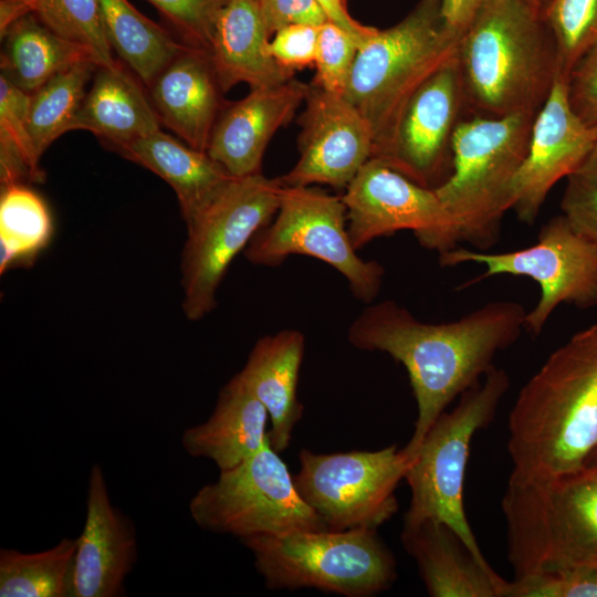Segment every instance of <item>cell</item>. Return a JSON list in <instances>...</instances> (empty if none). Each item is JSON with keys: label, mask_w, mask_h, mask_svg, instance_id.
Segmentation results:
<instances>
[{"label": "cell", "mask_w": 597, "mask_h": 597, "mask_svg": "<svg viewBox=\"0 0 597 597\" xmlns=\"http://www.w3.org/2000/svg\"><path fill=\"white\" fill-rule=\"evenodd\" d=\"M15 1H24V2H29V3L35 4V0H15Z\"/></svg>", "instance_id": "c3c4849f"}, {"label": "cell", "mask_w": 597, "mask_h": 597, "mask_svg": "<svg viewBox=\"0 0 597 597\" xmlns=\"http://www.w3.org/2000/svg\"><path fill=\"white\" fill-rule=\"evenodd\" d=\"M189 502L201 528L240 540L296 531L327 530L301 498L289 468L268 439L240 464L219 471Z\"/></svg>", "instance_id": "30bf717a"}, {"label": "cell", "mask_w": 597, "mask_h": 597, "mask_svg": "<svg viewBox=\"0 0 597 597\" xmlns=\"http://www.w3.org/2000/svg\"><path fill=\"white\" fill-rule=\"evenodd\" d=\"M347 230L342 196L312 186H284L279 209L258 231L244 251L255 265L275 266L290 255L316 258L337 270L353 295L371 303L378 295L385 270L377 261L359 258Z\"/></svg>", "instance_id": "8fae6325"}, {"label": "cell", "mask_w": 597, "mask_h": 597, "mask_svg": "<svg viewBox=\"0 0 597 597\" xmlns=\"http://www.w3.org/2000/svg\"><path fill=\"white\" fill-rule=\"evenodd\" d=\"M137 559V537L132 521L113 505L104 471L90 472L86 517L77 537L69 597H118Z\"/></svg>", "instance_id": "ac0fdd59"}, {"label": "cell", "mask_w": 597, "mask_h": 597, "mask_svg": "<svg viewBox=\"0 0 597 597\" xmlns=\"http://www.w3.org/2000/svg\"><path fill=\"white\" fill-rule=\"evenodd\" d=\"M358 48L359 44L337 25L331 22L321 25L313 84L344 96Z\"/></svg>", "instance_id": "836d02e7"}, {"label": "cell", "mask_w": 597, "mask_h": 597, "mask_svg": "<svg viewBox=\"0 0 597 597\" xmlns=\"http://www.w3.org/2000/svg\"><path fill=\"white\" fill-rule=\"evenodd\" d=\"M33 12L50 30L85 48L100 67L117 65L97 0H35Z\"/></svg>", "instance_id": "1f68e13d"}, {"label": "cell", "mask_w": 597, "mask_h": 597, "mask_svg": "<svg viewBox=\"0 0 597 597\" xmlns=\"http://www.w3.org/2000/svg\"><path fill=\"white\" fill-rule=\"evenodd\" d=\"M401 543L431 597H503L507 580L478 558L449 525L425 519L404 523Z\"/></svg>", "instance_id": "ffe728a7"}, {"label": "cell", "mask_w": 597, "mask_h": 597, "mask_svg": "<svg viewBox=\"0 0 597 597\" xmlns=\"http://www.w3.org/2000/svg\"><path fill=\"white\" fill-rule=\"evenodd\" d=\"M30 101L31 94L0 75V130L17 143L31 169L34 182H41L44 172L40 167V159L34 154L28 132Z\"/></svg>", "instance_id": "8d00e7d4"}, {"label": "cell", "mask_w": 597, "mask_h": 597, "mask_svg": "<svg viewBox=\"0 0 597 597\" xmlns=\"http://www.w3.org/2000/svg\"><path fill=\"white\" fill-rule=\"evenodd\" d=\"M268 418L263 404L234 375L221 388L210 418L184 431L181 446L189 455L209 459L224 471L265 443Z\"/></svg>", "instance_id": "cb8c5ba5"}, {"label": "cell", "mask_w": 597, "mask_h": 597, "mask_svg": "<svg viewBox=\"0 0 597 597\" xmlns=\"http://www.w3.org/2000/svg\"><path fill=\"white\" fill-rule=\"evenodd\" d=\"M111 48L150 86L157 76L189 46L175 41L165 29L142 14L127 0H97Z\"/></svg>", "instance_id": "83f0119b"}, {"label": "cell", "mask_w": 597, "mask_h": 597, "mask_svg": "<svg viewBox=\"0 0 597 597\" xmlns=\"http://www.w3.org/2000/svg\"><path fill=\"white\" fill-rule=\"evenodd\" d=\"M469 107L480 115L537 113L557 75V49L543 10L488 0L458 50Z\"/></svg>", "instance_id": "3957f363"}, {"label": "cell", "mask_w": 597, "mask_h": 597, "mask_svg": "<svg viewBox=\"0 0 597 597\" xmlns=\"http://www.w3.org/2000/svg\"><path fill=\"white\" fill-rule=\"evenodd\" d=\"M488 0H441V13L446 25L462 36Z\"/></svg>", "instance_id": "ee69618b"}, {"label": "cell", "mask_w": 597, "mask_h": 597, "mask_svg": "<svg viewBox=\"0 0 597 597\" xmlns=\"http://www.w3.org/2000/svg\"><path fill=\"white\" fill-rule=\"evenodd\" d=\"M597 448V323L556 348L517 394L509 416V482L584 469Z\"/></svg>", "instance_id": "7a4b0ae2"}, {"label": "cell", "mask_w": 597, "mask_h": 597, "mask_svg": "<svg viewBox=\"0 0 597 597\" xmlns=\"http://www.w3.org/2000/svg\"><path fill=\"white\" fill-rule=\"evenodd\" d=\"M584 468L597 471V448L591 452Z\"/></svg>", "instance_id": "bcb514c9"}, {"label": "cell", "mask_w": 597, "mask_h": 597, "mask_svg": "<svg viewBox=\"0 0 597 597\" xmlns=\"http://www.w3.org/2000/svg\"><path fill=\"white\" fill-rule=\"evenodd\" d=\"M33 180L31 169L17 143L0 130V181L1 187Z\"/></svg>", "instance_id": "b9f144b4"}, {"label": "cell", "mask_w": 597, "mask_h": 597, "mask_svg": "<svg viewBox=\"0 0 597 597\" xmlns=\"http://www.w3.org/2000/svg\"><path fill=\"white\" fill-rule=\"evenodd\" d=\"M567 98L574 114L588 127L597 128V44L572 69Z\"/></svg>", "instance_id": "74e56055"}, {"label": "cell", "mask_w": 597, "mask_h": 597, "mask_svg": "<svg viewBox=\"0 0 597 597\" xmlns=\"http://www.w3.org/2000/svg\"><path fill=\"white\" fill-rule=\"evenodd\" d=\"M270 34L292 24L321 27L328 22L316 0H259Z\"/></svg>", "instance_id": "60d3db41"}, {"label": "cell", "mask_w": 597, "mask_h": 597, "mask_svg": "<svg viewBox=\"0 0 597 597\" xmlns=\"http://www.w3.org/2000/svg\"><path fill=\"white\" fill-rule=\"evenodd\" d=\"M310 87L293 77L275 86L251 88L219 116L206 153L231 177L260 174L268 144L294 117Z\"/></svg>", "instance_id": "d6986e66"}, {"label": "cell", "mask_w": 597, "mask_h": 597, "mask_svg": "<svg viewBox=\"0 0 597 597\" xmlns=\"http://www.w3.org/2000/svg\"><path fill=\"white\" fill-rule=\"evenodd\" d=\"M510 387L502 368L493 366L475 386L464 391L458 405L443 411L427 431L410 459L405 479L410 503L404 523L425 519L453 528L472 553L482 554L463 506V485L473 436L495 417Z\"/></svg>", "instance_id": "ba28073f"}, {"label": "cell", "mask_w": 597, "mask_h": 597, "mask_svg": "<svg viewBox=\"0 0 597 597\" xmlns=\"http://www.w3.org/2000/svg\"><path fill=\"white\" fill-rule=\"evenodd\" d=\"M536 114H475L457 126L451 174L433 190L453 220L459 243L485 251L499 240Z\"/></svg>", "instance_id": "277c9868"}, {"label": "cell", "mask_w": 597, "mask_h": 597, "mask_svg": "<svg viewBox=\"0 0 597 597\" xmlns=\"http://www.w3.org/2000/svg\"><path fill=\"white\" fill-rule=\"evenodd\" d=\"M597 142V128L585 125L572 111L567 80L557 74L537 112L526 157L513 185L512 210L533 223L552 188L575 174Z\"/></svg>", "instance_id": "e0dca14e"}, {"label": "cell", "mask_w": 597, "mask_h": 597, "mask_svg": "<svg viewBox=\"0 0 597 597\" xmlns=\"http://www.w3.org/2000/svg\"><path fill=\"white\" fill-rule=\"evenodd\" d=\"M74 129L88 130L115 149L159 130L160 121L140 85L117 64L100 67L70 125Z\"/></svg>", "instance_id": "484cf974"}, {"label": "cell", "mask_w": 597, "mask_h": 597, "mask_svg": "<svg viewBox=\"0 0 597 597\" xmlns=\"http://www.w3.org/2000/svg\"><path fill=\"white\" fill-rule=\"evenodd\" d=\"M52 217L43 199L24 184L1 187L0 271L30 264L49 244Z\"/></svg>", "instance_id": "f1b7e54d"}, {"label": "cell", "mask_w": 597, "mask_h": 597, "mask_svg": "<svg viewBox=\"0 0 597 597\" xmlns=\"http://www.w3.org/2000/svg\"><path fill=\"white\" fill-rule=\"evenodd\" d=\"M526 311L514 301H493L448 323H426L392 300L368 305L347 338L358 349L384 352L406 368L417 419L402 448L409 461L446 408L494 366L496 354L524 329Z\"/></svg>", "instance_id": "6da1fadb"}, {"label": "cell", "mask_w": 597, "mask_h": 597, "mask_svg": "<svg viewBox=\"0 0 597 597\" xmlns=\"http://www.w3.org/2000/svg\"><path fill=\"white\" fill-rule=\"evenodd\" d=\"M283 184L262 172L232 177L187 224L181 254L182 310L201 320L217 305L216 293L230 263L275 216Z\"/></svg>", "instance_id": "9c48e42d"}, {"label": "cell", "mask_w": 597, "mask_h": 597, "mask_svg": "<svg viewBox=\"0 0 597 597\" xmlns=\"http://www.w3.org/2000/svg\"><path fill=\"white\" fill-rule=\"evenodd\" d=\"M196 48L209 52L214 25L229 0H147Z\"/></svg>", "instance_id": "d590c367"}, {"label": "cell", "mask_w": 597, "mask_h": 597, "mask_svg": "<svg viewBox=\"0 0 597 597\" xmlns=\"http://www.w3.org/2000/svg\"><path fill=\"white\" fill-rule=\"evenodd\" d=\"M115 149L158 175L174 189L186 223L232 178L206 151L185 145L161 129Z\"/></svg>", "instance_id": "d4e9b609"}, {"label": "cell", "mask_w": 597, "mask_h": 597, "mask_svg": "<svg viewBox=\"0 0 597 597\" xmlns=\"http://www.w3.org/2000/svg\"><path fill=\"white\" fill-rule=\"evenodd\" d=\"M76 549L77 537L36 553L1 548L0 596L69 597Z\"/></svg>", "instance_id": "f546056e"}, {"label": "cell", "mask_w": 597, "mask_h": 597, "mask_svg": "<svg viewBox=\"0 0 597 597\" xmlns=\"http://www.w3.org/2000/svg\"><path fill=\"white\" fill-rule=\"evenodd\" d=\"M562 214L597 250V186L575 175L567 177Z\"/></svg>", "instance_id": "f35d334b"}, {"label": "cell", "mask_w": 597, "mask_h": 597, "mask_svg": "<svg viewBox=\"0 0 597 597\" xmlns=\"http://www.w3.org/2000/svg\"><path fill=\"white\" fill-rule=\"evenodd\" d=\"M468 106L457 55L409 98L375 158L423 187L437 188L451 174L452 137Z\"/></svg>", "instance_id": "9a60e30c"}, {"label": "cell", "mask_w": 597, "mask_h": 597, "mask_svg": "<svg viewBox=\"0 0 597 597\" xmlns=\"http://www.w3.org/2000/svg\"><path fill=\"white\" fill-rule=\"evenodd\" d=\"M96 67L100 66L93 60L80 61L31 94L28 132L39 159L56 138L70 130Z\"/></svg>", "instance_id": "4dcf8cb0"}, {"label": "cell", "mask_w": 597, "mask_h": 597, "mask_svg": "<svg viewBox=\"0 0 597 597\" xmlns=\"http://www.w3.org/2000/svg\"><path fill=\"white\" fill-rule=\"evenodd\" d=\"M460 40L444 23L441 0H420L404 20L377 29L358 48L344 97L371 127V158L387 146L415 92L457 57Z\"/></svg>", "instance_id": "5b68a950"}, {"label": "cell", "mask_w": 597, "mask_h": 597, "mask_svg": "<svg viewBox=\"0 0 597 597\" xmlns=\"http://www.w3.org/2000/svg\"><path fill=\"white\" fill-rule=\"evenodd\" d=\"M305 103L298 118L300 158L279 178L284 186L324 184L345 189L373 156L371 127L343 95L313 83Z\"/></svg>", "instance_id": "2e32d148"}, {"label": "cell", "mask_w": 597, "mask_h": 597, "mask_svg": "<svg viewBox=\"0 0 597 597\" xmlns=\"http://www.w3.org/2000/svg\"><path fill=\"white\" fill-rule=\"evenodd\" d=\"M298 460L295 486L327 530H377L398 511L395 492L410 461L396 444L335 453L302 449Z\"/></svg>", "instance_id": "4fadbf2b"}, {"label": "cell", "mask_w": 597, "mask_h": 597, "mask_svg": "<svg viewBox=\"0 0 597 597\" xmlns=\"http://www.w3.org/2000/svg\"><path fill=\"white\" fill-rule=\"evenodd\" d=\"M501 506L514 578L597 567V471L509 482Z\"/></svg>", "instance_id": "8992f818"}, {"label": "cell", "mask_w": 597, "mask_h": 597, "mask_svg": "<svg viewBox=\"0 0 597 597\" xmlns=\"http://www.w3.org/2000/svg\"><path fill=\"white\" fill-rule=\"evenodd\" d=\"M1 40V75L29 94L75 63L94 61L85 48L50 30L34 12L14 21Z\"/></svg>", "instance_id": "4316f807"}, {"label": "cell", "mask_w": 597, "mask_h": 597, "mask_svg": "<svg viewBox=\"0 0 597 597\" xmlns=\"http://www.w3.org/2000/svg\"><path fill=\"white\" fill-rule=\"evenodd\" d=\"M160 123L187 145L207 151L218 119L220 85L206 50L189 46L150 85Z\"/></svg>", "instance_id": "44dd1931"}, {"label": "cell", "mask_w": 597, "mask_h": 597, "mask_svg": "<svg viewBox=\"0 0 597 597\" xmlns=\"http://www.w3.org/2000/svg\"><path fill=\"white\" fill-rule=\"evenodd\" d=\"M441 266L478 263L484 272L464 287L496 275L525 276L541 290L536 305L526 313L524 329L538 336L563 303L579 308L597 305V250L564 214L542 226L537 241L515 251L486 253L455 247L439 254Z\"/></svg>", "instance_id": "7c38bea8"}, {"label": "cell", "mask_w": 597, "mask_h": 597, "mask_svg": "<svg viewBox=\"0 0 597 597\" xmlns=\"http://www.w3.org/2000/svg\"><path fill=\"white\" fill-rule=\"evenodd\" d=\"M542 10L557 49V74L567 80L597 44V0H549Z\"/></svg>", "instance_id": "d6a6232c"}, {"label": "cell", "mask_w": 597, "mask_h": 597, "mask_svg": "<svg viewBox=\"0 0 597 597\" xmlns=\"http://www.w3.org/2000/svg\"><path fill=\"white\" fill-rule=\"evenodd\" d=\"M536 7H540V8H544V6L549 1V0H525Z\"/></svg>", "instance_id": "7dc6e473"}, {"label": "cell", "mask_w": 597, "mask_h": 597, "mask_svg": "<svg viewBox=\"0 0 597 597\" xmlns=\"http://www.w3.org/2000/svg\"><path fill=\"white\" fill-rule=\"evenodd\" d=\"M347 230L358 250L376 238L410 230L440 253L459 244L452 218L433 189L370 158L345 188Z\"/></svg>", "instance_id": "5bb4252c"}, {"label": "cell", "mask_w": 597, "mask_h": 597, "mask_svg": "<svg viewBox=\"0 0 597 597\" xmlns=\"http://www.w3.org/2000/svg\"><path fill=\"white\" fill-rule=\"evenodd\" d=\"M503 597H597V567H568L507 582Z\"/></svg>", "instance_id": "e575fe53"}, {"label": "cell", "mask_w": 597, "mask_h": 597, "mask_svg": "<svg viewBox=\"0 0 597 597\" xmlns=\"http://www.w3.org/2000/svg\"><path fill=\"white\" fill-rule=\"evenodd\" d=\"M573 175L597 186V142L580 167Z\"/></svg>", "instance_id": "f6af8a7d"}, {"label": "cell", "mask_w": 597, "mask_h": 597, "mask_svg": "<svg viewBox=\"0 0 597 597\" xmlns=\"http://www.w3.org/2000/svg\"><path fill=\"white\" fill-rule=\"evenodd\" d=\"M305 337L297 329L265 335L254 344L244 367L237 374L263 404L271 420L269 440L279 453L291 443L303 405L297 397Z\"/></svg>", "instance_id": "603a6c76"}, {"label": "cell", "mask_w": 597, "mask_h": 597, "mask_svg": "<svg viewBox=\"0 0 597 597\" xmlns=\"http://www.w3.org/2000/svg\"><path fill=\"white\" fill-rule=\"evenodd\" d=\"M269 589L315 588L370 597L391 587L397 563L376 528L296 531L242 538Z\"/></svg>", "instance_id": "52a82bcc"}, {"label": "cell", "mask_w": 597, "mask_h": 597, "mask_svg": "<svg viewBox=\"0 0 597 597\" xmlns=\"http://www.w3.org/2000/svg\"><path fill=\"white\" fill-rule=\"evenodd\" d=\"M270 36L259 0L226 3L208 52L222 92L240 82L260 88L293 78L294 71L283 67L272 56Z\"/></svg>", "instance_id": "7402d4cb"}, {"label": "cell", "mask_w": 597, "mask_h": 597, "mask_svg": "<svg viewBox=\"0 0 597 597\" xmlns=\"http://www.w3.org/2000/svg\"><path fill=\"white\" fill-rule=\"evenodd\" d=\"M320 27L292 24L277 30L270 41L275 61L294 71L314 64Z\"/></svg>", "instance_id": "ab89813d"}, {"label": "cell", "mask_w": 597, "mask_h": 597, "mask_svg": "<svg viewBox=\"0 0 597 597\" xmlns=\"http://www.w3.org/2000/svg\"><path fill=\"white\" fill-rule=\"evenodd\" d=\"M316 1L325 13L327 21L348 33L359 46L377 31L375 28L366 27L354 20L348 14L342 0Z\"/></svg>", "instance_id": "7bdbcfd3"}]
</instances>
